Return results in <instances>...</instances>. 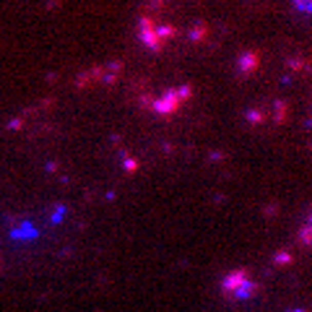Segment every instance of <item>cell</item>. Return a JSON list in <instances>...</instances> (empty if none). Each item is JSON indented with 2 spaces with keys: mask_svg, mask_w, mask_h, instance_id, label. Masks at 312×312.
<instances>
[{
  "mask_svg": "<svg viewBox=\"0 0 312 312\" xmlns=\"http://www.w3.org/2000/svg\"><path fill=\"white\" fill-rule=\"evenodd\" d=\"M187 96H190V91H187V89H182V91H180V96H169V94H167V96H162L159 102L153 104V109L159 112V114H172V112H177V107H180Z\"/></svg>",
  "mask_w": 312,
  "mask_h": 312,
  "instance_id": "obj_2",
  "label": "cell"
},
{
  "mask_svg": "<svg viewBox=\"0 0 312 312\" xmlns=\"http://www.w3.org/2000/svg\"><path fill=\"white\" fill-rule=\"evenodd\" d=\"M299 242H302L304 247H309V250H312V213H309L307 224L299 229Z\"/></svg>",
  "mask_w": 312,
  "mask_h": 312,
  "instance_id": "obj_4",
  "label": "cell"
},
{
  "mask_svg": "<svg viewBox=\"0 0 312 312\" xmlns=\"http://www.w3.org/2000/svg\"><path fill=\"white\" fill-rule=\"evenodd\" d=\"M221 294L231 302H245L258 294V281L250 276V270L234 268L221 279Z\"/></svg>",
  "mask_w": 312,
  "mask_h": 312,
  "instance_id": "obj_1",
  "label": "cell"
},
{
  "mask_svg": "<svg viewBox=\"0 0 312 312\" xmlns=\"http://www.w3.org/2000/svg\"><path fill=\"white\" fill-rule=\"evenodd\" d=\"M141 29H143V42H146L151 50H159L162 42L156 39V29H153V24H151L148 18H143V21H141Z\"/></svg>",
  "mask_w": 312,
  "mask_h": 312,
  "instance_id": "obj_3",
  "label": "cell"
}]
</instances>
